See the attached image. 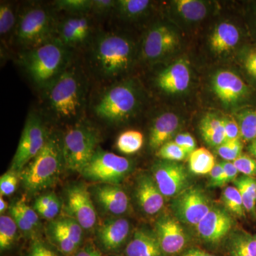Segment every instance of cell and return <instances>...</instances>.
Returning <instances> with one entry per match:
<instances>
[{
    "label": "cell",
    "instance_id": "6f0895ef",
    "mask_svg": "<svg viewBox=\"0 0 256 256\" xmlns=\"http://www.w3.org/2000/svg\"><path fill=\"white\" fill-rule=\"evenodd\" d=\"M254 237H255V238H256V234L255 236H254Z\"/></svg>",
    "mask_w": 256,
    "mask_h": 256
},
{
    "label": "cell",
    "instance_id": "cb8c5ba5",
    "mask_svg": "<svg viewBox=\"0 0 256 256\" xmlns=\"http://www.w3.org/2000/svg\"><path fill=\"white\" fill-rule=\"evenodd\" d=\"M240 40V32L235 25L222 22L216 26L210 38V48L218 54L230 52L236 46Z\"/></svg>",
    "mask_w": 256,
    "mask_h": 256
},
{
    "label": "cell",
    "instance_id": "4fadbf2b",
    "mask_svg": "<svg viewBox=\"0 0 256 256\" xmlns=\"http://www.w3.org/2000/svg\"><path fill=\"white\" fill-rule=\"evenodd\" d=\"M90 14H67L58 18L56 38L72 50L86 47L96 34Z\"/></svg>",
    "mask_w": 256,
    "mask_h": 256
},
{
    "label": "cell",
    "instance_id": "d6986e66",
    "mask_svg": "<svg viewBox=\"0 0 256 256\" xmlns=\"http://www.w3.org/2000/svg\"><path fill=\"white\" fill-rule=\"evenodd\" d=\"M156 87L168 94H182L190 87L191 69L185 58H180L162 69L156 77Z\"/></svg>",
    "mask_w": 256,
    "mask_h": 256
},
{
    "label": "cell",
    "instance_id": "836d02e7",
    "mask_svg": "<svg viewBox=\"0 0 256 256\" xmlns=\"http://www.w3.org/2000/svg\"><path fill=\"white\" fill-rule=\"evenodd\" d=\"M56 228L60 230L62 233L72 239L79 248L82 246L84 238V229L74 218L64 216L58 217L54 220H50V223Z\"/></svg>",
    "mask_w": 256,
    "mask_h": 256
},
{
    "label": "cell",
    "instance_id": "11a10c76",
    "mask_svg": "<svg viewBox=\"0 0 256 256\" xmlns=\"http://www.w3.org/2000/svg\"><path fill=\"white\" fill-rule=\"evenodd\" d=\"M8 203L5 202L2 196H1V198H0V213H1L2 215H3V214L6 212V210H8Z\"/></svg>",
    "mask_w": 256,
    "mask_h": 256
},
{
    "label": "cell",
    "instance_id": "30bf717a",
    "mask_svg": "<svg viewBox=\"0 0 256 256\" xmlns=\"http://www.w3.org/2000/svg\"><path fill=\"white\" fill-rule=\"evenodd\" d=\"M180 43V36L172 26L164 23L154 24L143 37L141 57L148 63H156L173 53Z\"/></svg>",
    "mask_w": 256,
    "mask_h": 256
},
{
    "label": "cell",
    "instance_id": "8fae6325",
    "mask_svg": "<svg viewBox=\"0 0 256 256\" xmlns=\"http://www.w3.org/2000/svg\"><path fill=\"white\" fill-rule=\"evenodd\" d=\"M62 202L65 216L76 220L84 230L95 226L97 214L92 194L84 184H72L67 186Z\"/></svg>",
    "mask_w": 256,
    "mask_h": 256
},
{
    "label": "cell",
    "instance_id": "9f6ffc18",
    "mask_svg": "<svg viewBox=\"0 0 256 256\" xmlns=\"http://www.w3.org/2000/svg\"><path fill=\"white\" fill-rule=\"evenodd\" d=\"M248 150L250 152L252 156H254V158H255L256 160V139L255 140L250 142V146H249Z\"/></svg>",
    "mask_w": 256,
    "mask_h": 256
},
{
    "label": "cell",
    "instance_id": "8992f818",
    "mask_svg": "<svg viewBox=\"0 0 256 256\" xmlns=\"http://www.w3.org/2000/svg\"><path fill=\"white\" fill-rule=\"evenodd\" d=\"M63 169V134L50 132L42 150L18 174L24 188L32 194L54 184Z\"/></svg>",
    "mask_w": 256,
    "mask_h": 256
},
{
    "label": "cell",
    "instance_id": "c3c4849f",
    "mask_svg": "<svg viewBox=\"0 0 256 256\" xmlns=\"http://www.w3.org/2000/svg\"><path fill=\"white\" fill-rule=\"evenodd\" d=\"M224 131H225L226 141L235 140L240 139V128L236 119L232 117L222 118Z\"/></svg>",
    "mask_w": 256,
    "mask_h": 256
},
{
    "label": "cell",
    "instance_id": "ffe728a7",
    "mask_svg": "<svg viewBox=\"0 0 256 256\" xmlns=\"http://www.w3.org/2000/svg\"><path fill=\"white\" fill-rule=\"evenodd\" d=\"M90 194L96 203L106 213L120 216L129 210V198L118 184H98L92 188Z\"/></svg>",
    "mask_w": 256,
    "mask_h": 256
},
{
    "label": "cell",
    "instance_id": "7dc6e473",
    "mask_svg": "<svg viewBox=\"0 0 256 256\" xmlns=\"http://www.w3.org/2000/svg\"><path fill=\"white\" fill-rule=\"evenodd\" d=\"M242 63L246 73L256 82V47L247 48L244 52Z\"/></svg>",
    "mask_w": 256,
    "mask_h": 256
},
{
    "label": "cell",
    "instance_id": "d4e9b609",
    "mask_svg": "<svg viewBox=\"0 0 256 256\" xmlns=\"http://www.w3.org/2000/svg\"><path fill=\"white\" fill-rule=\"evenodd\" d=\"M200 130L202 138L208 146L217 148L226 142L223 120L217 114H207L204 116Z\"/></svg>",
    "mask_w": 256,
    "mask_h": 256
},
{
    "label": "cell",
    "instance_id": "603a6c76",
    "mask_svg": "<svg viewBox=\"0 0 256 256\" xmlns=\"http://www.w3.org/2000/svg\"><path fill=\"white\" fill-rule=\"evenodd\" d=\"M124 256H165L156 232L138 229L128 242Z\"/></svg>",
    "mask_w": 256,
    "mask_h": 256
},
{
    "label": "cell",
    "instance_id": "f6af8a7d",
    "mask_svg": "<svg viewBox=\"0 0 256 256\" xmlns=\"http://www.w3.org/2000/svg\"><path fill=\"white\" fill-rule=\"evenodd\" d=\"M234 164L244 176L256 178V160L246 154H242L233 161Z\"/></svg>",
    "mask_w": 256,
    "mask_h": 256
},
{
    "label": "cell",
    "instance_id": "b9f144b4",
    "mask_svg": "<svg viewBox=\"0 0 256 256\" xmlns=\"http://www.w3.org/2000/svg\"><path fill=\"white\" fill-rule=\"evenodd\" d=\"M242 140L226 141L217 146L216 152L225 161L233 162L242 154Z\"/></svg>",
    "mask_w": 256,
    "mask_h": 256
},
{
    "label": "cell",
    "instance_id": "6da1fadb",
    "mask_svg": "<svg viewBox=\"0 0 256 256\" xmlns=\"http://www.w3.org/2000/svg\"><path fill=\"white\" fill-rule=\"evenodd\" d=\"M76 60L41 92L42 116L68 126L84 120L89 102L90 76Z\"/></svg>",
    "mask_w": 256,
    "mask_h": 256
},
{
    "label": "cell",
    "instance_id": "5b68a950",
    "mask_svg": "<svg viewBox=\"0 0 256 256\" xmlns=\"http://www.w3.org/2000/svg\"><path fill=\"white\" fill-rule=\"evenodd\" d=\"M53 6L40 2L28 3L18 11L12 43L24 52L42 46L56 37L58 18Z\"/></svg>",
    "mask_w": 256,
    "mask_h": 256
},
{
    "label": "cell",
    "instance_id": "9a60e30c",
    "mask_svg": "<svg viewBox=\"0 0 256 256\" xmlns=\"http://www.w3.org/2000/svg\"><path fill=\"white\" fill-rule=\"evenodd\" d=\"M234 220L224 207L214 206L196 226L197 234L202 242L210 247L220 246L230 236Z\"/></svg>",
    "mask_w": 256,
    "mask_h": 256
},
{
    "label": "cell",
    "instance_id": "277c9868",
    "mask_svg": "<svg viewBox=\"0 0 256 256\" xmlns=\"http://www.w3.org/2000/svg\"><path fill=\"white\" fill-rule=\"evenodd\" d=\"M88 102L89 110L96 118L108 124H122L133 117L140 106V94L132 79L106 84Z\"/></svg>",
    "mask_w": 256,
    "mask_h": 256
},
{
    "label": "cell",
    "instance_id": "1f68e13d",
    "mask_svg": "<svg viewBox=\"0 0 256 256\" xmlns=\"http://www.w3.org/2000/svg\"><path fill=\"white\" fill-rule=\"evenodd\" d=\"M233 183L240 192L246 212L256 217V178L242 175Z\"/></svg>",
    "mask_w": 256,
    "mask_h": 256
},
{
    "label": "cell",
    "instance_id": "5bb4252c",
    "mask_svg": "<svg viewBox=\"0 0 256 256\" xmlns=\"http://www.w3.org/2000/svg\"><path fill=\"white\" fill-rule=\"evenodd\" d=\"M152 173L160 192L166 198H174L190 188L188 171L178 162L160 160L153 165Z\"/></svg>",
    "mask_w": 256,
    "mask_h": 256
},
{
    "label": "cell",
    "instance_id": "7402d4cb",
    "mask_svg": "<svg viewBox=\"0 0 256 256\" xmlns=\"http://www.w3.org/2000/svg\"><path fill=\"white\" fill-rule=\"evenodd\" d=\"M180 121L178 114L172 112L160 114L153 121L149 134V146L158 150L162 146L176 137L180 129Z\"/></svg>",
    "mask_w": 256,
    "mask_h": 256
},
{
    "label": "cell",
    "instance_id": "f907efd6",
    "mask_svg": "<svg viewBox=\"0 0 256 256\" xmlns=\"http://www.w3.org/2000/svg\"><path fill=\"white\" fill-rule=\"evenodd\" d=\"M210 186L216 188L226 186L225 174L222 163L216 162L214 168L210 171Z\"/></svg>",
    "mask_w": 256,
    "mask_h": 256
},
{
    "label": "cell",
    "instance_id": "e575fe53",
    "mask_svg": "<svg viewBox=\"0 0 256 256\" xmlns=\"http://www.w3.org/2000/svg\"><path fill=\"white\" fill-rule=\"evenodd\" d=\"M144 143L142 133L134 130H129L121 133L116 141V148L120 152L132 154L140 150Z\"/></svg>",
    "mask_w": 256,
    "mask_h": 256
},
{
    "label": "cell",
    "instance_id": "f546056e",
    "mask_svg": "<svg viewBox=\"0 0 256 256\" xmlns=\"http://www.w3.org/2000/svg\"><path fill=\"white\" fill-rule=\"evenodd\" d=\"M34 210L42 218L52 220L58 218L63 210V202L53 192L43 194L35 200Z\"/></svg>",
    "mask_w": 256,
    "mask_h": 256
},
{
    "label": "cell",
    "instance_id": "681fc988",
    "mask_svg": "<svg viewBox=\"0 0 256 256\" xmlns=\"http://www.w3.org/2000/svg\"><path fill=\"white\" fill-rule=\"evenodd\" d=\"M184 151L190 156L196 149V141L194 138L188 132L178 133L173 140Z\"/></svg>",
    "mask_w": 256,
    "mask_h": 256
},
{
    "label": "cell",
    "instance_id": "ee69618b",
    "mask_svg": "<svg viewBox=\"0 0 256 256\" xmlns=\"http://www.w3.org/2000/svg\"><path fill=\"white\" fill-rule=\"evenodd\" d=\"M18 173L9 170L0 178L1 196H10L16 191L18 186Z\"/></svg>",
    "mask_w": 256,
    "mask_h": 256
},
{
    "label": "cell",
    "instance_id": "9c48e42d",
    "mask_svg": "<svg viewBox=\"0 0 256 256\" xmlns=\"http://www.w3.org/2000/svg\"><path fill=\"white\" fill-rule=\"evenodd\" d=\"M132 166L130 160L99 146L80 174L94 182L118 184L130 173Z\"/></svg>",
    "mask_w": 256,
    "mask_h": 256
},
{
    "label": "cell",
    "instance_id": "f1b7e54d",
    "mask_svg": "<svg viewBox=\"0 0 256 256\" xmlns=\"http://www.w3.org/2000/svg\"><path fill=\"white\" fill-rule=\"evenodd\" d=\"M172 4L182 18L192 22L201 21L208 14V6L200 0H176Z\"/></svg>",
    "mask_w": 256,
    "mask_h": 256
},
{
    "label": "cell",
    "instance_id": "7a4b0ae2",
    "mask_svg": "<svg viewBox=\"0 0 256 256\" xmlns=\"http://www.w3.org/2000/svg\"><path fill=\"white\" fill-rule=\"evenodd\" d=\"M86 48L84 68L89 76L104 85L122 80L134 63V42L116 32H96Z\"/></svg>",
    "mask_w": 256,
    "mask_h": 256
},
{
    "label": "cell",
    "instance_id": "e0dca14e",
    "mask_svg": "<svg viewBox=\"0 0 256 256\" xmlns=\"http://www.w3.org/2000/svg\"><path fill=\"white\" fill-rule=\"evenodd\" d=\"M215 95L226 106H236L250 95V89L240 76L232 70H220L212 77Z\"/></svg>",
    "mask_w": 256,
    "mask_h": 256
},
{
    "label": "cell",
    "instance_id": "83f0119b",
    "mask_svg": "<svg viewBox=\"0 0 256 256\" xmlns=\"http://www.w3.org/2000/svg\"><path fill=\"white\" fill-rule=\"evenodd\" d=\"M20 9L10 2H1L0 4V36L2 41L12 43L18 23Z\"/></svg>",
    "mask_w": 256,
    "mask_h": 256
},
{
    "label": "cell",
    "instance_id": "8d00e7d4",
    "mask_svg": "<svg viewBox=\"0 0 256 256\" xmlns=\"http://www.w3.org/2000/svg\"><path fill=\"white\" fill-rule=\"evenodd\" d=\"M236 120L240 128V139L244 142H252L256 139V110L246 109L236 114Z\"/></svg>",
    "mask_w": 256,
    "mask_h": 256
},
{
    "label": "cell",
    "instance_id": "d590c367",
    "mask_svg": "<svg viewBox=\"0 0 256 256\" xmlns=\"http://www.w3.org/2000/svg\"><path fill=\"white\" fill-rule=\"evenodd\" d=\"M222 200L226 210L234 216L245 217L246 210L240 192L236 186H229L222 192Z\"/></svg>",
    "mask_w": 256,
    "mask_h": 256
},
{
    "label": "cell",
    "instance_id": "52a82bcc",
    "mask_svg": "<svg viewBox=\"0 0 256 256\" xmlns=\"http://www.w3.org/2000/svg\"><path fill=\"white\" fill-rule=\"evenodd\" d=\"M100 141L98 130L84 119L69 126L63 134L65 169L82 172L100 146Z\"/></svg>",
    "mask_w": 256,
    "mask_h": 256
},
{
    "label": "cell",
    "instance_id": "f35d334b",
    "mask_svg": "<svg viewBox=\"0 0 256 256\" xmlns=\"http://www.w3.org/2000/svg\"><path fill=\"white\" fill-rule=\"evenodd\" d=\"M25 256H65L50 242L40 238L32 239Z\"/></svg>",
    "mask_w": 256,
    "mask_h": 256
},
{
    "label": "cell",
    "instance_id": "816d5d0a",
    "mask_svg": "<svg viewBox=\"0 0 256 256\" xmlns=\"http://www.w3.org/2000/svg\"><path fill=\"white\" fill-rule=\"evenodd\" d=\"M224 170L225 174V184L226 185L230 182H234L237 178L239 174L238 170L236 168L233 162L224 161L220 162Z\"/></svg>",
    "mask_w": 256,
    "mask_h": 256
},
{
    "label": "cell",
    "instance_id": "ac0fdd59",
    "mask_svg": "<svg viewBox=\"0 0 256 256\" xmlns=\"http://www.w3.org/2000/svg\"><path fill=\"white\" fill-rule=\"evenodd\" d=\"M130 232V224L124 218L106 220L96 233L98 248L106 254H116L124 249Z\"/></svg>",
    "mask_w": 256,
    "mask_h": 256
},
{
    "label": "cell",
    "instance_id": "ba28073f",
    "mask_svg": "<svg viewBox=\"0 0 256 256\" xmlns=\"http://www.w3.org/2000/svg\"><path fill=\"white\" fill-rule=\"evenodd\" d=\"M50 133L41 114L31 111L26 117L10 170L20 174L23 168L42 150Z\"/></svg>",
    "mask_w": 256,
    "mask_h": 256
},
{
    "label": "cell",
    "instance_id": "4dcf8cb0",
    "mask_svg": "<svg viewBox=\"0 0 256 256\" xmlns=\"http://www.w3.org/2000/svg\"><path fill=\"white\" fill-rule=\"evenodd\" d=\"M18 226L11 216H0V252L4 256L14 249L18 240Z\"/></svg>",
    "mask_w": 256,
    "mask_h": 256
},
{
    "label": "cell",
    "instance_id": "484cf974",
    "mask_svg": "<svg viewBox=\"0 0 256 256\" xmlns=\"http://www.w3.org/2000/svg\"><path fill=\"white\" fill-rule=\"evenodd\" d=\"M229 256H256V238L244 232L229 236L226 242Z\"/></svg>",
    "mask_w": 256,
    "mask_h": 256
},
{
    "label": "cell",
    "instance_id": "2e32d148",
    "mask_svg": "<svg viewBox=\"0 0 256 256\" xmlns=\"http://www.w3.org/2000/svg\"><path fill=\"white\" fill-rule=\"evenodd\" d=\"M154 228L165 256H180L190 248L188 234L174 216H161L156 220Z\"/></svg>",
    "mask_w": 256,
    "mask_h": 256
},
{
    "label": "cell",
    "instance_id": "f5cc1de1",
    "mask_svg": "<svg viewBox=\"0 0 256 256\" xmlns=\"http://www.w3.org/2000/svg\"><path fill=\"white\" fill-rule=\"evenodd\" d=\"M74 256H104L98 248L92 244L82 246Z\"/></svg>",
    "mask_w": 256,
    "mask_h": 256
},
{
    "label": "cell",
    "instance_id": "db71d44e",
    "mask_svg": "<svg viewBox=\"0 0 256 256\" xmlns=\"http://www.w3.org/2000/svg\"><path fill=\"white\" fill-rule=\"evenodd\" d=\"M180 256H215L206 250L196 247H190Z\"/></svg>",
    "mask_w": 256,
    "mask_h": 256
},
{
    "label": "cell",
    "instance_id": "d6a6232c",
    "mask_svg": "<svg viewBox=\"0 0 256 256\" xmlns=\"http://www.w3.org/2000/svg\"><path fill=\"white\" fill-rule=\"evenodd\" d=\"M216 164L214 156L205 148L195 150L188 156V168L194 174H210Z\"/></svg>",
    "mask_w": 256,
    "mask_h": 256
},
{
    "label": "cell",
    "instance_id": "44dd1931",
    "mask_svg": "<svg viewBox=\"0 0 256 256\" xmlns=\"http://www.w3.org/2000/svg\"><path fill=\"white\" fill-rule=\"evenodd\" d=\"M134 192L138 206L143 213L154 216L162 210L165 197L152 175L144 174L139 176Z\"/></svg>",
    "mask_w": 256,
    "mask_h": 256
},
{
    "label": "cell",
    "instance_id": "74e56055",
    "mask_svg": "<svg viewBox=\"0 0 256 256\" xmlns=\"http://www.w3.org/2000/svg\"><path fill=\"white\" fill-rule=\"evenodd\" d=\"M92 0H57L52 3L56 12L66 14H90Z\"/></svg>",
    "mask_w": 256,
    "mask_h": 256
},
{
    "label": "cell",
    "instance_id": "bcb514c9",
    "mask_svg": "<svg viewBox=\"0 0 256 256\" xmlns=\"http://www.w3.org/2000/svg\"><path fill=\"white\" fill-rule=\"evenodd\" d=\"M14 202L18 205L20 210H21L24 216L28 220V223L31 224L36 230H38L41 227V222H40V216L36 213V210L28 206L25 202L24 198H22V200Z\"/></svg>",
    "mask_w": 256,
    "mask_h": 256
},
{
    "label": "cell",
    "instance_id": "7bdbcfd3",
    "mask_svg": "<svg viewBox=\"0 0 256 256\" xmlns=\"http://www.w3.org/2000/svg\"><path fill=\"white\" fill-rule=\"evenodd\" d=\"M116 0H92L90 14L94 18H105L114 14Z\"/></svg>",
    "mask_w": 256,
    "mask_h": 256
},
{
    "label": "cell",
    "instance_id": "4316f807",
    "mask_svg": "<svg viewBox=\"0 0 256 256\" xmlns=\"http://www.w3.org/2000/svg\"><path fill=\"white\" fill-rule=\"evenodd\" d=\"M151 5L148 0H116L114 14L121 20H136L146 15Z\"/></svg>",
    "mask_w": 256,
    "mask_h": 256
},
{
    "label": "cell",
    "instance_id": "7c38bea8",
    "mask_svg": "<svg viewBox=\"0 0 256 256\" xmlns=\"http://www.w3.org/2000/svg\"><path fill=\"white\" fill-rule=\"evenodd\" d=\"M212 206L210 197L198 186H190L174 197L172 203L174 216L192 226H196Z\"/></svg>",
    "mask_w": 256,
    "mask_h": 256
},
{
    "label": "cell",
    "instance_id": "60d3db41",
    "mask_svg": "<svg viewBox=\"0 0 256 256\" xmlns=\"http://www.w3.org/2000/svg\"><path fill=\"white\" fill-rule=\"evenodd\" d=\"M10 214L18 226V229L22 232L24 236L32 239L38 238L36 236V229L28 223V220L24 216L22 213L18 208V205L15 202H13L10 207Z\"/></svg>",
    "mask_w": 256,
    "mask_h": 256
},
{
    "label": "cell",
    "instance_id": "ab89813d",
    "mask_svg": "<svg viewBox=\"0 0 256 256\" xmlns=\"http://www.w3.org/2000/svg\"><path fill=\"white\" fill-rule=\"evenodd\" d=\"M156 156L162 160L171 162H181L190 156L182 149L174 140L166 142L156 150Z\"/></svg>",
    "mask_w": 256,
    "mask_h": 256
},
{
    "label": "cell",
    "instance_id": "3957f363",
    "mask_svg": "<svg viewBox=\"0 0 256 256\" xmlns=\"http://www.w3.org/2000/svg\"><path fill=\"white\" fill-rule=\"evenodd\" d=\"M74 58V50L56 37L42 46L18 52L16 60L32 85L42 92L64 73Z\"/></svg>",
    "mask_w": 256,
    "mask_h": 256
}]
</instances>
